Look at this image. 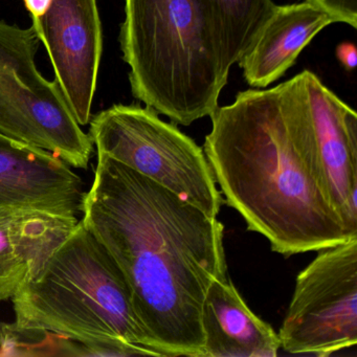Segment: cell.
Masks as SVG:
<instances>
[{
    "label": "cell",
    "instance_id": "6da1fadb",
    "mask_svg": "<svg viewBox=\"0 0 357 357\" xmlns=\"http://www.w3.org/2000/svg\"><path fill=\"white\" fill-rule=\"evenodd\" d=\"M81 215L120 267L152 350L204 357V298L215 280L227 279L225 225L104 155Z\"/></svg>",
    "mask_w": 357,
    "mask_h": 357
},
{
    "label": "cell",
    "instance_id": "7a4b0ae2",
    "mask_svg": "<svg viewBox=\"0 0 357 357\" xmlns=\"http://www.w3.org/2000/svg\"><path fill=\"white\" fill-rule=\"evenodd\" d=\"M204 151L223 202L285 257L351 239L328 202L315 155L304 72L216 108Z\"/></svg>",
    "mask_w": 357,
    "mask_h": 357
},
{
    "label": "cell",
    "instance_id": "3957f363",
    "mask_svg": "<svg viewBox=\"0 0 357 357\" xmlns=\"http://www.w3.org/2000/svg\"><path fill=\"white\" fill-rule=\"evenodd\" d=\"M12 302L15 325L80 340L98 356H160L120 267L81 220Z\"/></svg>",
    "mask_w": 357,
    "mask_h": 357
},
{
    "label": "cell",
    "instance_id": "277c9868",
    "mask_svg": "<svg viewBox=\"0 0 357 357\" xmlns=\"http://www.w3.org/2000/svg\"><path fill=\"white\" fill-rule=\"evenodd\" d=\"M121 49L133 96L174 124L212 116L227 76L202 0H125Z\"/></svg>",
    "mask_w": 357,
    "mask_h": 357
},
{
    "label": "cell",
    "instance_id": "5b68a950",
    "mask_svg": "<svg viewBox=\"0 0 357 357\" xmlns=\"http://www.w3.org/2000/svg\"><path fill=\"white\" fill-rule=\"evenodd\" d=\"M89 137L108 156L217 218L223 204L204 149L152 108L112 106L93 116Z\"/></svg>",
    "mask_w": 357,
    "mask_h": 357
},
{
    "label": "cell",
    "instance_id": "8992f818",
    "mask_svg": "<svg viewBox=\"0 0 357 357\" xmlns=\"http://www.w3.org/2000/svg\"><path fill=\"white\" fill-rule=\"evenodd\" d=\"M34 29L0 22V132L86 170L93 144L55 80L37 68Z\"/></svg>",
    "mask_w": 357,
    "mask_h": 357
},
{
    "label": "cell",
    "instance_id": "52a82bcc",
    "mask_svg": "<svg viewBox=\"0 0 357 357\" xmlns=\"http://www.w3.org/2000/svg\"><path fill=\"white\" fill-rule=\"evenodd\" d=\"M319 252L296 277L278 333L290 354L327 357L357 344V237Z\"/></svg>",
    "mask_w": 357,
    "mask_h": 357
},
{
    "label": "cell",
    "instance_id": "ba28073f",
    "mask_svg": "<svg viewBox=\"0 0 357 357\" xmlns=\"http://www.w3.org/2000/svg\"><path fill=\"white\" fill-rule=\"evenodd\" d=\"M32 20L77 122L89 124L103 47L97 0H53L45 15Z\"/></svg>",
    "mask_w": 357,
    "mask_h": 357
},
{
    "label": "cell",
    "instance_id": "9c48e42d",
    "mask_svg": "<svg viewBox=\"0 0 357 357\" xmlns=\"http://www.w3.org/2000/svg\"><path fill=\"white\" fill-rule=\"evenodd\" d=\"M321 187L351 237H357V114L304 70Z\"/></svg>",
    "mask_w": 357,
    "mask_h": 357
},
{
    "label": "cell",
    "instance_id": "30bf717a",
    "mask_svg": "<svg viewBox=\"0 0 357 357\" xmlns=\"http://www.w3.org/2000/svg\"><path fill=\"white\" fill-rule=\"evenodd\" d=\"M85 193L82 179L63 160L0 132V213L78 217Z\"/></svg>",
    "mask_w": 357,
    "mask_h": 357
},
{
    "label": "cell",
    "instance_id": "8fae6325",
    "mask_svg": "<svg viewBox=\"0 0 357 357\" xmlns=\"http://www.w3.org/2000/svg\"><path fill=\"white\" fill-rule=\"evenodd\" d=\"M78 217L38 211L0 213V301L13 298L74 231Z\"/></svg>",
    "mask_w": 357,
    "mask_h": 357
},
{
    "label": "cell",
    "instance_id": "7c38bea8",
    "mask_svg": "<svg viewBox=\"0 0 357 357\" xmlns=\"http://www.w3.org/2000/svg\"><path fill=\"white\" fill-rule=\"evenodd\" d=\"M334 22L328 12L308 0L278 6L252 47L238 61L246 82L263 89L281 78L309 43Z\"/></svg>",
    "mask_w": 357,
    "mask_h": 357
},
{
    "label": "cell",
    "instance_id": "4fadbf2b",
    "mask_svg": "<svg viewBox=\"0 0 357 357\" xmlns=\"http://www.w3.org/2000/svg\"><path fill=\"white\" fill-rule=\"evenodd\" d=\"M204 357H275L279 335L257 317L227 278L215 280L202 312Z\"/></svg>",
    "mask_w": 357,
    "mask_h": 357
},
{
    "label": "cell",
    "instance_id": "5bb4252c",
    "mask_svg": "<svg viewBox=\"0 0 357 357\" xmlns=\"http://www.w3.org/2000/svg\"><path fill=\"white\" fill-rule=\"evenodd\" d=\"M212 26L223 72L229 76L278 6L273 0H202Z\"/></svg>",
    "mask_w": 357,
    "mask_h": 357
},
{
    "label": "cell",
    "instance_id": "9a60e30c",
    "mask_svg": "<svg viewBox=\"0 0 357 357\" xmlns=\"http://www.w3.org/2000/svg\"><path fill=\"white\" fill-rule=\"evenodd\" d=\"M3 356H96L93 347L56 332L0 323Z\"/></svg>",
    "mask_w": 357,
    "mask_h": 357
},
{
    "label": "cell",
    "instance_id": "2e32d148",
    "mask_svg": "<svg viewBox=\"0 0 357 357\" xmlns=\"http://www.w3.org/2000/svg\"><path fill=\"white\" fill-rule=\"evenodd\" d=\"M319 6L335 20L357 28V0H308Z\"/></svg>",
    "mask_w": 357,
    "mask_h": 357
},
{
    "label": "cell",
    "instance_id": "e0dca14e",
    "mask_svg": "<svg viewBox=\"0 0 357 357\" xmlns=\"http://www.w3.org/2000/svg\"><path fill=\"white\" fill-rule=\"evenodd\" d=\"M336 56L347 70H353L356 68L357 51L353 43H344L338 45Z\"/></svg>",
    "mask_w": 357,
    "mask_h": 357
},
{
    "label": "cell",
    "instance_id": "ac0fdd59",
    "mask_svg": "<svg viewBox=\"0 0 357 357\" xmlns=\"http://www.w3.org/2000/svg\"><path fill=\"white\" fill-rule=\"evenodd\" d=\"M24 1L32 18H39L45 15L53 3V0H24Z\"/></svg>",
    "mask_w": 357,
    "mask_h": 357
}]
</instances>
